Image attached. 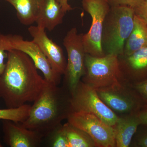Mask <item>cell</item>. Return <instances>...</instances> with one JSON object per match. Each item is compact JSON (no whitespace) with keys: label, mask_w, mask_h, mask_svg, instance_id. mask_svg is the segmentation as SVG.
<instances>
[{"label":"cell","mask_w":147,"mask_h":147,"mask_svg":"<svg viewBox=\"0 0 147 147\" xmlns=\"http://www.w3.org/2000/svg\"><path fill=\"white\" fill-rule=\"evenodd\" d=\"M2 129L5 143L10 147H39L43 138L36 131L13 121L3 120Z\"/></svg>","instance_id":"cell-12"},{"label":"cell","mask_w":147,"mask_h":147,"mask_svg":"<svg viewBox=\"0 0 147 147\" xmlns=\"http://www.w3.org/2000/svg\"><path fill=\"white\" fill-rule=\"evenodd\" d=\"M31 105L26 104L16 108L0 109V120H7L22 123L28 117Z\"/></svg>","instance_id":"cell-19"},{"label":"cell","mask_w":147,"mask_h":147,"mask_svg":"<svg viewBox=\"0 0 147 147\" xmlns=\"http://www.w3.org/2000/svg\"><path fill=\"white\" fill-rule=\"evenodd\" d=\"M69 147H96L94 141L85 131L67 122L63 125Z\"/></svg>","instance_id":"cell-18"},{"label":"cell","mask_w":147,"mask_h":147,"mask_svg":"<svg viewBox=\"0 0 147 147\" xmlns=\"http://www.w3.org/2000/svg\"><path fill=\"white\" fill-rule=\"evenodd\" d=\"M72 111L91 113L115 128L119 117L100 99L94 88L80 81L70 99Z\"/></svg>","instance_id":"cell-6"},{"label":"cell","mask_w":147,"mask_h":147,"mask_svg":"<svg viewBox=\"0 0 147 147\" xmlns=\"http://www.w3.org/2000/svg\"><path fill=\"white\" fill-rule=\"evenodd\" d=\"M127 82H122L95 90L100 99L114 113L125 116L135 114L139 105V100Z\"/></svg>","instance_id":"cell-9"},{"label":"cell","mask_w":147,"mask_h":147,"mask_svg":"<svg viewBox=\"0 0 147 147\" xmlns=\"http://www.w3.org/2000/svg\"><path fill=\"white\" fill-rule=\"evenodd\" d=\"M134 10L135 14L147 24V0H144L138 7L134 9Z\"/></svg>","instance_id":"cell-24"},{"label":"cell","mask_w":147,"mask_h":147,"mask_svg":"<svg viewBox=\"0 0 147 147\" xmlns=\"http://www.w3.org/2000/svg\"><path fill=\"white\" fill-rule=\"evenodd\" d=\"M11 49L9 34H3L0 32V75L5 68L4 60L7 58V52Z\"/></svg>","instance_id":"cell-21"},{"label":"cell","mask_w":147,"mask_h":147,"mask_svg":"<svg viewBox=\"0 0 147 147\" xmlns=\"http://www.w3.org/2000/svg\"><path fill=\"white\" fill-rule=\"evenodd\" d=\"M147 46V24L135 14L134 26L127 39L123 55L128 56Z\"/></svg>","instance_id":"cell-16"},{"label":"cell","mask_w":147,"mask_h":147,"mask_svg":"<svg viewBox=\"0 0 147 147\" xmlns=\"http://www.w3.org/2000/svg\"><path fill=\"white\" fill-rule=\"evenodd\" d=\"M3 146L1 144V142H0V147H2Z\"/></svg>","instance_id":"cell-28"},{"label":"cell","mask_w":147,"mask_h":147,"mask_svg":"<svg viewBox=\"0 0 147 147\" xmlns=\"http://www.w3.org/2000/svg\"><path fill=\"white\" fill-rule=\"evenodd\" d=\"M13 6L21 24L30 26L36 22L42 0H4Z\"/></svg>","instance_id":"cell-17"},{"label":"cell","mask_w":147,"mask_h":147,"mask_svg":"<svg viewBox=\"0 0 147 147\" xmlns=\"http://www.w3.org/2000/svg\"><path fill=\"white\" fill-rule=\"evenodd\" d=\"M49 146L69 147L67 138L64 131L63 125L61 124L48 134L47 137Z\"/></svg>","instance_id":"cell-20"},{"label":"cell","mask_w":147,"mask_h":147,"mask_svg":"<svg viewBox=\"0 0 147 147\" xmlns=\"http://www.w3.org/2000/svg\"><path fill=\"white\" fill-rule=\"evenodd\" d=\"M28 31L32 40L38 45L52 66L54 71L61 76L63 75L66 67L67 61L60 46L50 39L45 29L38 26H30Z\"/></svg>","instance_id":"cell-11"},{"label":"cell","mask_w":147,"mask_h":147,"mask_svg":"<svg viewBox=\"0 0 147 147\" xmlns=\"http://www.w3.org/2000/svg\"><path fill=\"white\" fill-rule=\"evenodd\" d=\"M140 125L137 114H133L119 117L115 129L116 147H128Z\"/></svg>","instance_id":"cell-15"},{"label":"cell","mask_w":147,"mask_h":147,"mask_svg":"<svg viewBox=\"0 0 147 147\" xmlns=\"http://www.w3.org/2000/svg\"><path fill=\"white\" fill-rule=\"evenodd\" d=\"M5 68L0 75V98L7 108H16L37 98L47 82L31 58L12 49L7 51Z\"/></svg>","instance_id":"cell-1"},{"label":"cell","mask_w":147,"mask_h":147,"mask_svg":"<svg viewBox=\"0 0 147 147\" xmlns=\"http://www.w3.org/2000/svg\"><path fill=\"white\" fill-rule=\"evenodd\" d=\"M70 99L71 95L63 87L47 82L21 124L45 138L72 112Z\"/></svg>","instance_id":"cell-2"},{"label":"cell","mask_w":147,"mask_h":147,"mask_svg":"<svg viewBox=\"0 0 147 147\" xmlns=\"http://www.w3.org/2000/svg\"><path fill=\"white\" fill-rule=\"evenodd\" d=\"M83 34L78 33L76 28L67 33L63 40V45L67 55L66 67L64 75L63 87L70 94H73L82 77L86 73L85 57Z\"/></svg>","instance_id":"cell-5"},{"label":"cell","mask_w":147,"mask_h":147,"mask_svg":"<svg viewBox=\"0 0 147 147\" xmlns=\"http://www.w3.org/2000/svg\"><path fill=\"white\" fill-rule=\"evenodd\" d=\"M133 87L141 97L147 101V79L135 83Z\"/></svg>","instance_id":"cell-23"},{"label":"cell","mask_w":147,"mask_h":147,"mask_svg":"<svg viewBox=\"0 0 147 147\" xmlns=\"http://www.w3.org/2000/svg\"><path fill=\"white\" fill-rule=\"evenodd\" d=\"M140 124L147 125V109L137 114Z\"/></svg>","instance_id":"cell-26"},{"label":"cell","mask_w":147,"mask_h":147,"mask_svg":"<svg viewBox=\"0 0 147 147\" xmlns=\"http://www.w3.org/2000/svg\"><path fill=\"white\" fill-rule=\"evenodd\" d=\"M85 66L86 73L81 81L95 89L125 82L117 55H105L97 57L86 54Z\"/></svg>","instance_id":"cell-4"},{"label":"cell","mask_w":147,"mask_h":147,"mask_svg":"<svg viewBox=\"0 0 147 147\" xmlns=\"http://www.w3.org/2000/svg\"><path fill=\"white\" fill-rule=\"evenodd\" d=\"M110 7L127 6L134 9L143 2L144 0H106Z\"/></svg>","instance_id":"cell-22"},{"label":"cell","mask_w":147,"mask_h":147,"mask_svg":"<svg viewBox=\"0 0 147 147\" xmlns=\"http://www.w3.org/2000/svg\"><path fill=\"white\" fill-rule=\"evenodd\" d=\"M138 145L140 147H147V134H145L139 139Z\"/></svg>","instance_id":"cell-27"},{"label":"cell","mask_w":147,"mask_h":147,"mask_svg":"<svg viewBox=\"0 0 147 147\" xmlns=\"http://www.w3.org/2000/svg\"><path fill=\"white\" fill-rule=\"evenodd\" d=\"M61 6L64 11L66 13L67 11L73 10V8L69 4L68 0H57Z\"/></svg>","instance_id":"cell-25"},{"label":"cell","mask_w":147,"mask_h":147,"mask_svg":"<svg viewBox=\"0 0 147 147\" xmlns=\"http://www.w3.org/2000/svg\"><path fill=\"white\" fill-rule=\"evenodd\" d=\"M134 9L127 6L110 7L103 22L101 45L105 55L123 54L125 44L134 26Z\"/></svg>","instance_id":"cell-3"},{"label":"cell","mask_w":147,"mask_h":147,"mask_svg":"<svg viewBox=\"0 0 147 147\" xmlns=\"http://www.w3.org/2000/svg\"><path fill=\"white\" fill-rule=\"evenodd\" d=\"M67 121L69 123L88 134L96 147H116L115 130L91 113L72 111Z\"/></svg>","instance_id":"cell-8"},{"label":"cell","mask_w":147,"mask_h":147,"mask_svg":"<svg viewBox=\"0 0 147 147\" xmlns=\"http://www.w3.org/2000/svg\"><path fill=\"white\" fill-rule=\"evenodd\" d=\"M82 6L91 16L89 30L83 34L82 40L86 54L100 57L105 56L101 45L103 22L110 6L106 0H82Z\"/></svg>","instance_id":"cell-7"},{"label":"cell","mask_w":147,"mask_h":147,"mask_svg":"<svg viewBox=\"0 0 147 147\" xmlns=\"http://www.w3.org/2000/svg\"><path fill=\"white\" fill-rule=\"evenodd\" d=\"M9 37L11 50L15 49L26 54L37 68L42 72L46 82L57 86L59 84L61 75L54 71L47 58L34 41L25 40L23 36L17 34H9Z\"/></svg>","instance_id":"cell-10"},{"label":"cell","mask_w":147,"mask_h":147,"mask_svg":"<svg viewBox=\"0 0 147 147\" xmlns=\"http://www.w3.org/2000/svg\"><path fill=\"white\" fill-rule=\"evenodd\" d=\"M118 58L125 82H138L147 79V46L128 56H119Z\"/></svg>","instance_id":"cell-13"},{"label":"cell","mask_w":147,"mask_h":147,"mask_svg":"<svg viewBox=\"0 0 147 147\" xmlns=\"http://www.w3.org/2000/svg\"><path fill=\"white\" fill-rule=\"evenodd\" d=\"M66 13L57 0H42L36 23L38 26L52 31L62 23Z\"/></svg>","instance_id":"cell-14"}]
</instances>
